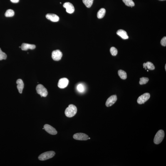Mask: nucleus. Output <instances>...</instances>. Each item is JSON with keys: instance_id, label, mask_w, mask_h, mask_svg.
Returning <instances> with one entry per match:
<instances>
[{"instance_id": "obj_1", "label": "nucleus", "mask_w": 166, "mask_h": 166, "mask_svg": "<svg viewBox=\"0 0 166 166\" xmlns=\"http://www.w3.org/2000/svg\"><path fill=\"white\" fill-rule=\"evenodd\" d=\"M77 108L76 106L73 104L69 105L65 111V114L69 118H71L76 114L77 112Z\"/></svg>"}, {"instance_id": "obj_2", "label": "nucleus", "mask_w": 166, "mask_h": 166, "mask_svg": "<svg viewBox=\"0 0 166 166\" xmlns=\"http://www.w3.org/2000/svg\"><path fill=\"white\" fill-rule=\"evenodd\" d=\"M165 136V133L163 130L158 131L155 135L154 139V142L156 144H158L161 143L163 140Z\"/></svg>"}, {"instance_id": "obj_3", "label": "nucleus", "mask_w": 166, "mask_h": 166, "mask_svg": "<svg viewBox=\"0 0 166 166\" xmlns=\"http://www.w3.org/2000/svg\"><path fill=\"white\" fill-rule=\"evenodd\" d=\"M55 152L54 151L45 152L41 154L38 157L41 161H45L51 158L55 155Z\"/></svg>"}, {"instance_id": "obj_4", "label": "nucleus", "mask_w": 166, "mask_h": 166, "mask_svg": "<svg viewBox=\"0 0 166 166\" xmlns=\"http://www.w3.org/2000/svg\"><path fill=\"white\" fill-rule=\"evenodd\" d=\"M36 90L37 93L41 95V97H46L48 95L47 90L42 85L39 84L37 85Z\"/></svg>"}, {"instance_id": "obj_5", "label": "nucleus", "mask_w": 166, "mask_h": 166, "mask_svg": "<svg viewBox=\"0 0 166 166\" xmlns=\"http://www.w3.org/2000/svg\"><path fill=\"white\" fill-rule=\"evenodd\" d=\"M150 97V94L149 93H145L141 95L137 99V102L139 104H144L149 99Z\"/></svg>"}, {"instance_id": "obj_6", "label": "nucleus", "mask_w": 166, "mask_h": 166, "mask_svg": "<svg viewBox=\"0 0 166 166\" xmlns=\"http://www.w3.org/2000/svg\"><path fill=\"white\" fill-rule=\"evenodd\" d=\"M73 138L75 140L86 141L89 140V136L88 135L83 133H77L74 135Z\"/></svg>"}, {"instance_id": "obj_7", "label": "nucleus", "mask_w": 166, "mask_h": 166, "mask_svg": "<svg viewBox=\"0 0 166 166\" xmlns=\"http://www.w3.org/2000/svg\"><path fill=\"white\" fill-rule=\"evenodd\" d=\"M63 54L59 50H56L53 51L52 53V58L56 61H58L61 59Z\"/></svg>"}, {"instance_id": "obj_8", "label": "nucleus", "mask_w": 166, "mask_h": 166, "mask_svg": "<svg viewBox=\"0 0 166 166\" xmlns=\"http://www.w3.org/2000/svg\"><path fill=\"white\" fill-rule=\"evenodd\" d=\"M64 8H66L67 12L72 14L75 11V8L73 5L70 2H66L63 5Z\"/></svg>"}, {"instance_id": "obj_9", "label": "nucleus", "mask_w": 166, "mask_h": 166, "mask_svg": "<svg viewBox=\"0 0 166 166\" xmlns=\"http://www.w3.org/2000/svg\"><path fill=\"white\" fill-rule=\"evenodd\" d=\"M69 80L66 78H63L59 80L58 83V86L60 88L63 89L66 88L68 85Z\"/></svg>"}, {"instance_id": "obj_10", "label": "nucleus", "mask_w": 166, "mask_h": 166, "mask_svg": "<svg viewBox=\"0 0 166 166\" xmlns=\"http://www.w3.org/2000/svg\"><path fill=\"white\" fill-rule=\"evenodd\" d=\"M44 128L46 131L51 135H56L57 133V132L56 129L49 125L46 124L44 125Z\"/></svg>"}, {"instance_id": "obj_11", "label": "nucleus", "mask_w": 166, "mask_h": 166, "mask_svg": "<svg viewBox=\"0 0 166 166\" xmlns=\"http://www.w3.org/2000/svg\"><path fill=\"white\" fill-rule=\"evenodd\" d=\"M117 99L116 95H113L111 96L107 101L105 105L107 107H110L113 105Z\"/></svg>"}, {"instance_id": "obj_12", "label": "nucleus", "mask_w": 166, "mask_h": 166, "mask_svg": "<svg viewBox=\"0 0 166 166\" xmlns=\"http://www.w3.org/2000/svg\"><path fill=\"white\" fill-rule=\"evenodd\" d=\"M46 17L48 19L53 22H57L59 21V17L57 15L54 14H48L46 15Z\"/></svg>"}, {"instance_id": "obj_13", "label": "nucleus", "mask_w": 166, "mask_h": 166, "mask_svg": "<svg viewBox=\"0 0 166 166\" xmlns=\"http://www.w3.org/2000/svg\"><path fill=\"white\" fill-rule=\"evenodd\" d=\"M21 47L22 50L23 51H26L29 49L33 50L36 48V45H35L28 44L26 43H23Z\"/></svg>"}, {"instance_id": "obj_14", "label": "nucleus", "mask_w": 166, "mask_h": 166, "mask_svg": "<svg viewBox=\"0 0 166 166\" xmlns=\"http://www.w3.org/2000/svg\"><path fill=\"white\" fill-rule=\"evenodd\" d=\"M117 34L124 39H127L129 38L126 31L120 29L118 30L117 31Z\"/></svg>"}, {"instance_id": "obj_15", "label": "nucleus", "mask_w": 166, "mask_h": 166, "mask_svg": "<svg viewBox=\"0 0 166 166\" xmlns=\"http://www.w3.org/2000/svg\"><path fill=\"white\" fill-rule=\"evenodd\" d=\"M16 83L17 84V88L18 91L20 94L22 93L24 86V83L22 80L21 79L17 80L16 81Z\"/></svg>"}, {"instance_id": "obj_16", "label": "nucleus", "mask_w": 166, "mask_h": 166, "mask_svg": "<svg viewBox=\"0 0 166 166\" xmlns=\"http://www.w3.org/2000/svg\"><path fill=\"white\" fill-rule=\"evenodd\" d=\"M106 12V10L104 8H102L99 10L97 13V17L98 18H103L105 15Z\"/></svg>"}, {"instance_id": "obj_17", "label": "nucleus", "mask_w": 166, "mask_h": 166, "mask_svg": "<svg viewBox=\"0 0 166 166\" xmlns=\"http://www.w3.org/2000/svg\"><path fill=\"white\" fill-rule=\"evenodd\" d=\"M119 76L122 79H125L127 78V75L126 72L122 70H119L118 72Z\"/></svg>"}, {"instance_id": "obj_18", "label": "nucleus", "mask_w": 166, "mask_h": 166, "mask_svg": "<svg viewBox=\"0 0 166 166\" xmlns=\"http://www.w3.org/2000/svg\"><path fill=\"white\" fill-rule=\"evenodd\" d=\"M126 5L132 7L135 6V4L132 0H122Z\"/></svg>"}, {"instance_id": "obj_19", "label": "nucleus", "mask_w": 166, "mask_h": 166, "mask_svg": "<svg viewBox=\"0 0 166 166\" xmlns=\"http://www.w3.org/2000/svg\"><path fill=\"white\" fill-rule=\"evenodd\" d=\"M94 0H83V2L88 8H90L93 4Z\"/></svg>"}, {"instance_id": "obj_20", "label": "nucleus", "mask_w": 166, "mask_h": 166, "mask_svg": "<svg viewBox=\"0 0 166 166\" xmlns=\"http://www.w3.org/2000/svg\"><path fill=\"white\" fill-rule=\"evenodd\" d=\"M15 12L14 11L11 9H8L5 13V16L6 17H11L14 16Z\"/></svg>"}, {"instance_id": "obj_21", "label": "nucleus", "mask_w": 166, "mask_h": 166, "mask_svg": "<svg viewBox=\"0 0 166 166\" xmlns=\"http://www.w3.org/2000/svg\"><path fill=\"white\" fill-rule=\"evenodd\" d=\"M147 68L148 69L152 70L155 69V67L153 63L150 62H148L146 63Z\"/></svg>"}, {"instance_id": "obj_22", "label": "nucleus", "mask_w": 166, "mask_h": 166, "mask_svg": "<svg viewBox=\"0 0 166 166\" xmlns=\"http://www.w3.org/2000/svg\"><path fill=\"white\" fill-rule=\"evenodd\" d=\"M77 89L79 92H83L85 90L84 86L82 84H79L77 86Z\"/></svg>"}, {"instance_id": "obj_23", "label": "nucleus", "mask_w": 166, "mask_h": 166, "mask_svg": "<svg viewBox=\"0 0 166 166\" xmlns=\"http://www.w3.org/2000/svg\"><path fill=\"white\" fill-rule=\"evenodd\" d=\"M110 52L111 54L113 56H115L118 54V50L114 47H112L110 49Z\"/></svg>"}, {"instance_id": "obj_24", "label": "nucleus", "mask_w": 166, "mask_h": 166, "mask_svg": "<svg viewBox=\"0 0 166 166\" xmlns=\"http://www.w3.org/2000/svg\"><path fill=\"white\" fill-rule=\"evenodd\" d=\"M149 79L148 78L142 77L140 78V85L146 84L149 81Z\"/></svg>"}, {"instance_id": "obj_25", "label": "nucleus", "mask_w": 166, "mask_h": 166, "mask_svg": "<svg viewBox=\"0 0 166 166\" xmlns=\"http://www.w3.org/2000/svg\"><path fill=\"white\" fill-rule=\"evenodd\" d=\"M7 55L5 53L3 52L0 48V60L6 59Z\"/></svg>"}, {"instance_id": "obj_26", "label": "nucleus", "mask_w": 166, "mask_h": 166, "mask_svg": "<svg viewBox=\"0 0 166 166\" xmlns=\"http://www.w3.org/2000/svg\"><path fill=\"white\" fill-rule=\"evenodd\" d=\"M161 44L162 46L165 47L166 46V37H164L162 38L161 41Z\"/></svg>"}, {"instance_id": "obj_27", "label": "nucleus", "mask_w": 166, "mask_h": 166, "mask_svg": "<svg viewBox=\"0 0 166 166\" xmlns=\"http://www.w3.org/2000/svg\"><path fill=\"white\" fill-rule=\"evenodd\" d=\"M11 2L14 3H17L19 2V0H10Z\"/></svg>"}, {"instance_id": "obj_28", "label": "nucleus", "mask_w": 166, "mask_h": 166, "mask_svg": "<svg viewBox=\"0 0 166 166\" xmlns=\"http://www.w3.org/2000/svg\"><path fill=\"white\" fill-rule=\"evenodd\" d=\"M143 68H145V70L147 69V67L146 66V63H144L143 64Z\"/></svg>"}, {"instance_id": "obj_29", "label": "nucleus", "mask_w": 166, "mask_h": 166, "mask_svg": "<svg viewBox=\"0 0 166 166\" xmlns=\"http://www.w3.org/2000/svg\"><path fill=\"white\" fill-rule=\"evenodd\" d=\"M165 70H166V64H165Z\"/></svg>"}, {"instance_id": "obj_30", "label": "nucleus", "mask_w": 166, "mask_h": 166, "mask_svg": "<svg viewBox=\"0 0 166 166\" xmlns=\"http://www.w3.org/2000/svg\"><path fill=\"white\" fill-rule=\"evenodd\" d=\"M160 1H165V0H160Z\"/></svg>"}, {"instance_id": "obj_31", "label": "nucleus", "mask_w": 166, "mask_h": 166, "mask_svg": "<svg viewBox=\"0 0 166 166\" xmlns=\"http://www.w3.org/2000/svg\"><path fill=\"white\" fill-rule=\"evenodd\" d=\"M147 72H148V71H149V70H147Z\"/></svg>"}, {"instance_id": "obj_32", "label": "nucleus", "mask_w": 166, "mask_h": 166, "mask_svg": "<svg viewBox=\"0 0 166 166\" xmlns=\"http://www.w3.org/2000/svg\"><path fill=\"white\" fill-rule=\"evenodd\" d=\"M89 139H90V137H89Z\"/></svg>"}]
</instances>
